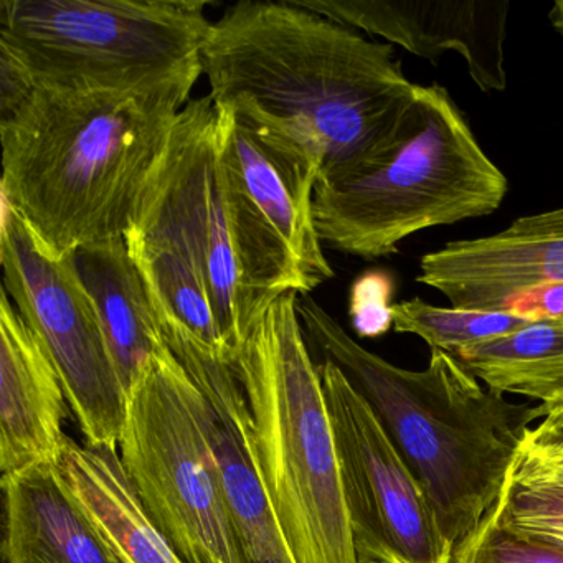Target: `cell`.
Here are the masks:
<instances>
[{"label": "cell", "instance_id": "obj_7", "mask_svg": "<svg viewBox=\"0 0 563 563\" xmlns=\"http://www.w3.org/2000/svg\"><path fill=\"white\" fill-rule=\"evenodd\" d=\"M200 0H2L0 52L35 88L126 95L194 84L213 22Z\"/></svg>", "mask_w": 563, "mask_h": 563}, {"label": "cell", "instance_id": "obj_13", "mask_svg": "<svg viewBox=\"0 0 563 563\" xmlns=\"http://www.w3.org/2000/svg\"><path fill=\"white\" fill-rule=\"evenodd\" d=\"M220 108L227 117L230 153L243 186L291 253L308 295L334 278L314 219L321 154L282 128L232 108Z\"/></svg>", "mask_w": 563, "mask_h": 563}, {"label": "cell", "instance_id": "obj_21", "mask_svg": "<svg viewBox=\"0 0 563 563\" xmlns=\"http://www.w3.org/2000/svg\"><path fill=\"white\" fill-rule=\"evenodd\" d=\"M128 249L143 275L163 329H177L217 357L235 362L219 312L202 276L183 256L126 233Z\"/></svg>", "mask_w": 563, "mask_h": 563}, {"label": "cell", "instance_id": "obj_15", "mask_svg": "<svg viewBox=\"0 0 563 563\" xmlns=\"http://www.w3.org/2000/svg\"><path fill=\"white\" fill-rule=\"evenodd\" d=\"M68 404L51 355L8 292H0V470L2 476L58 464Z\"/></svg>", "mask_w": 563, "mask_h": 563}, {"label": "cell", "instance_id": "obj_20", "mask_svg": "<svg viewBox=\"0 0 563 563\" xmlns=\"http://www.w3.org/2000/svg\"><path fill=\"white\" fill-rule=\"evenodd\" d=\"M493 509L517 536L563 549L562 428L543 418L523 433Z\"/></svg>", "mask_w": 563, "mask_h": 563}, {"label": "cell", "instance_id": "obj_11", "mask_svg": "<svg viewBox=\"0 0 563 563\" xmlns=\"http://www.w3.org/2000/svg\"><path fill=\"white\" fill-rule=\"evenodd\" d=\"M167 347L196 384L197 410L222 479L243 563H296L260 474L252 415L235 362L217 357L177 329H164Z\"/></svg>", "mask_w": 563, "mask_h": 563}, {"label": "cell", "instance_id": "obj_18", "mask_svg": "<svg viewBox=\"0 0 563 563\" xmlns=\"http://www.w3.org/2000/svg\"><path fill=\"white\" fill-rule=\"evenodd\" d=\"M58 466L121 563H186L144 512L118 451L68 438Z\"/></svg>", "mask_w": 563, "mask_h": 563}, {"label": "cell", "instance_id": "obj_6", "mask_svg": "<svg viewBox=\"0 0 563 563\" xmlns=\"http://www.w3.org/2000/svg\"><path fill=\"white\" fill-rule=\"evenodd\" d=\"M507 192L509 180L446 88L420 85L400 134L378 159L319 180L316 229L335 252L385 258L421 230L490 216Z\"/></svg>", "mask_w": 563, "mask_h": 563}, {"label": "cell", "instance_id": "obj_4", "mask_svg": "<svg viewBox=\"0 0 563 563\" xmlns=\"http://www.w3.org/2000/svg\"><path fill=\"white\" fill-rule=\"evenodd\" d=\"M126 233L183 256L199 272L235 355L276 298L306 295L291 253L243 186L225 113L210 95L180 111Z\"/></svg>", "mask_w": 563, "mask_h": 563}, {"label": "cell", "instance_id": "obj_5", "mask_svg": "<svg viewBox=\"0 0 563 563\" xmlns=\"http://www.w3.org/2000/svg\"><path fill=\"white\" fill-rule=\"evenodd\" d=\"M298 296L286 292L260 312L240 342L235 368L260 474L296 563H358L334 428Z\"/></svg>", "mask_w": 563, "mask_h": 563}, {"label": "cell", "instance_id": "obj_14", "mask_svg": "<svg viewBox=\"0 0 563 563\" xmlns=\"http://www.w3.org/2000/svg\"><path fill=\"white\" fill-rule=\"evenodd\" d=\"M415 279L470 311H499L527 289L563 283V207L520 217L496 235L448 243L420 260Z\"/></svg>", "mask_w": 563, "mask_h": 563}, {"label": "cell", "instance_id": "obj_25", "mask_svg": "<svg viewBox=\"0 0 563 563\" xmlns=\"http://www.w3.org/2000/svg\"><path fill=\"white\" fill-rule=\"evenodd\" d=\"M499 312H512L520 318L540 319L563 316V283L536 286L507 299Z\"/></svg>", "mask_w": 563, "mask_h": 563}, {"label": "cell", "instance_id": "obj_27", "mask_svg": "<svg viewBox=\"0 0 563 563\" xmlns=\"http://www.w3.org/2000/svg\"><path fill=\"white\" fill-rule=\"evenodd\" d=\"M547 420L550 421V423L555 424V427L562 428L563 430V405H560L559 408H555V410L550 411L549 415H547Z\"/></svg>", "mask_w": 563, "mask_h": 563}, {"label": "cell", "instance_id": "obj_19", "mask_svg": "<svg viewBox=\"0 0 563 563\" xmlns=\"http://www.w3.org/2000/svg\"><path fill=\"white\" fill-rule=\"evenodd\" d=\"M451 355L489 390L540 401L543 417L563 405V316L532 319Z\"/></svg>", "mask_w": 563, "mask_h": 563}, {"label": "cell", "instance_id": "obj_1", "mask_svg": "<svg viewBox=\"0 0 563 563\" xmlns=\"http://www.w3.org/2000/svg\"><path fill=\"white\" fill-rule=\"evenodd\" d=\"M209 95L311 144L319 180L378 159L400 134L420 85L394 45L289 2L242 0L210 29L202 54Z\"/></svg>", "mask_w": 563, "mask_h": 563}, {"label": "cell", "instance_id": "obj_3", "mask_svg": "<svg viewBox=\"0 0 563 563\" xmlns=\"http://www.w3.org/2000/svg\"><path fill=\"white\" fill-rule=\"evenodd\" d=\"M298 312L324 361L371 405L456 545L496 504L517 444L545 418L540 405L509 404L444 351H431L424 371L397 367L362 347L309 295L298 296Z\"/></svg>", "mask_w": 563, "mask_h": 563}, {"label": "cell", "instance_id": "obj_26", "mask_svg": "<svg viewBox=\"0 0 563 563\" xmlns=\"http://www.w3.org/2000/svg\"><path fill=\"white\" fill-rule=\"evenodd\" d=\"M550 22H552L553 29L563 35V0H556L555 4L552 5L549 12Z\"/></svg>", "mask_w": 563, "mask_h": 563}, {"label": "cell", "instance_id": "obj_12", "mask_svg": "<svg viewBox=\"0 0 563 563\" xmlns=\"http://www.w3.org/2000/svg\"><path fill=\"white\" fill-rule=\"evenodd\" d=\"M322 18L437 60L456 52L484 93L507 87L509 0H295Z\"/></svg>", "mask_w": 563, "mask_h": 563}, {"label": "cell", "instance_id": "obj_9", "mask_svg": "<svg viewBox=\"0 0 563 563\" xmlns=\"http://www.w3.org/2000/svg\"><path fill=\"white\" fill-rule=\"evenodd\" d=\"M0 265L2 289L57 367L85 444L118 451L126 423V388L70 256L45 252L4 202Z\"/></svg>", "mask_w": 563, "mask_h": 563}, {"label": "cell", "instance_id": "obj_16", "mask_svg": "<svg viewBox=\"0 0 563 563\" xmlns=\"http://www.w3.org/2000/svg\"><path fill=\"white\" fill-rule=\"evenodd\" d=\"M4 563H121L58 464L2 476Z\"/></svg>", "mask_w": 563, "mask_h": 563}, {"label": "cell", "instance_id": "obj_8", "mask_svg": "<svg viewBox=\"0 0 563 563\" xmlns=\"http://www.w3.org/2000/svg\"><path fill=\"white\" fill-rule=\"evenodd\" d=\"M196 384L167 347L128 394L120 453L144 512L186 563H243Z\"/></svg>", "mask_w": 563, "mask_h": 563}, {"label": "cell", "instance_id": "obj_2", "mask_svg": "<svg viewBox=\"0 0 563 563\" xmlns=\"http://www.w3.org/2000/svg\"><path fill=\"white\" fill-rule=\"evenodd\" d=\"M194 87L126 95L35 88L0 120L2 200L55 258L126 236Z\"/></svg>", "mask_w": 563, "mask_h": 563}, {"label": "cell", "instance_id": "obj_23", "mask_svg": "<svg viewBox=\"0 0 563 563\" xmlns=\"http://www.w3.org/2000/svg\"><path fill=\"white\" fill-rule=\"evenodd\" d=\"M451 563H563V549L517 536L494 509L454 547Z\"/></svg>", "mask_w": 563, "mask_h": 563}, {"label": "cell", "instance_id": "obj_22", "mask_svg": "<svg viewBox=\"0 0 563 563\" xmlns=\"http://www.w3.org/2000/svg\"><path fill=\"white\" fill-rule=\"evenodd\" d=\"M391 316L395 332L418 335L430 345L431 351H444L448 354L516 331L530 321L512 312L438 308L420 298L395 302Z\"/></svg>", "mask_w": 563, "mask_h": 563}, {"label": "cell", "instance_id": "obj_24", "mask_svg": "<svg viewBox=\"0 0 563 563\" xmlns=\"http://www.w3.org/2000/svg\"><path fill=\"white\" fill-rule=\"evenodd\" d=\"M391 296L394 282L388 273L372 269L355 279L349 299V316L361 338H380L394 328Z\"/></svg>", "mask_w": 563, "mask_h": 563}, {"label": "cell", "instance_id": "obj_10", "mask_svg": "<svg viewBox=\"0 0 563 563\" xmlns=\"http://www.w3.org/2000/svg\"><path fill=\"white\" fill-rule=\"evenodd\" d=\"M358 563H451L454 543L413 471L344 372L319 364Z\"/></svg>", "mask_w": 563, "mask_h": 563}, {"label": "cell", "instance_id": "obj_17", "mask_svg": "<svg viewBox=\"0 0 563 563\" xmlns=\"http://www.w3.org/2000/svg\"><path fill=\"white\" fill-rule=\"evenodd\" d=\"M70 258L97 308L118 374L130 394L144 365L163 354L167 342L126 236L88 243Z\"/></svg>", "mask_w": 563, "mask_h": 563}]
</instances>
